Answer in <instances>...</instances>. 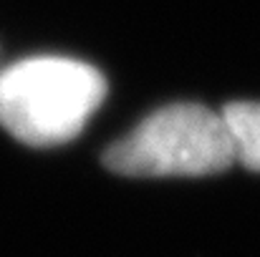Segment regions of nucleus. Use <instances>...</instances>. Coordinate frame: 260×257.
Wrapping results in <instances>:
<instances>
[{"label":"nucleus","mask_w":260,"mask_h":257,"mask_svg":"<svg viewBox=\"0 0 260 257\" xmlns=\"http://www.w3.org/2000/svg\"><path fill=\"white\" fill-rule=\"evenodd\" d=\"M220 114L235 149V162L260 171V101H235Z\"/></svg>","instance_id":"7ed1b4c3"},{"label":"nucleus","mask_w":260,"mask_h":257,"mask_svg":"<svg viewBox=\"0 0 260 257\" xmlns=\"http://www.w3.org/2000/svg\"><path fill=\"white\" fill-rule=\"evenodd\" d=\"M106 98V79L84 61L36 56L0 74V124L28 146H58L81 134Z\"/></svg>","instance_id":"f257e3e1"},{"label":"nucleus","mask_w":260,"mask_h":257,"mask_svg":"<svg viewBox=\"0 0 260 257\" xmlns=\"http://www.w3.org/2000/svg\"><path fill=\"white\" fill-rule=\"evenodd\" d=\"M104 164L124 176H207L235 164L222 114L200 103H172L114 141Z\"/></svg>","instance_id":"f03ea898"}]
</instances>
